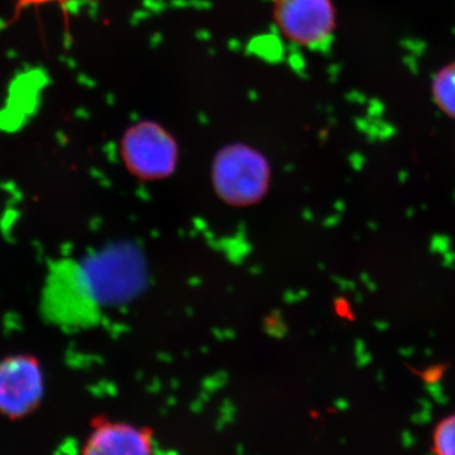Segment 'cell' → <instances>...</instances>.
I'll return each mask as SVG.
<instances>
[{
  "label": "cell",
  "mask_w": 455,
  "mask_h": 455,
  "mask_svg": "<svg viewBox=\"0 0 455 455\" xmlns=\"http://www.w3.org/2000/svg\"><path fill=\"white\" fill-rule=\"evenodd\" d=\"M44 376L38 359L17 353L0 359V415L20 419L40 405Z\"/></svg>",
  "instance_id": "cell-4"
},
{
  "label": "cell",
  "mask_w": 455,
  "mask_h": 455,
  "mask_svg": "<svg viewBox=\"0 0 455 455\" xmlns=\"http://www.w3.org/2000/svg\"><path fill=\"white\" fill-rule=\"evenodd\" d=\"M434 445L436 455H455V415L436 427Z\"/></svg>",
  "instance_id": "cell-7"
},
{
  "label": "cell",
  "mask_w": 455,
  "mask_h": 455,
  "mask_svg": "<svg viewBox=\"0 0 455 455\" xmlns=\"http://www.w3.org/2000/svg\"><path fill=\"white\" fill-rule=\"evenodd\" d=\"M212 181L226 202L247 205L267 191L269 169L259 152L244 145H230L215 157Z\"/></svg>",
  "instance_id": "cell-1"
},
{
  "label": "cell",
  "mask_w": 455,
  "mask_h": 455,
  "mask_svg": "<svg viewBox=\"0 0 455 455\" xmlns=\"http://www.w3.org/2000/svg\"><path fill=\"white\" fill-rule=\"evenodd\" d=\"M123 160L142 179L166 178L178 163L175 140L156 122H140L125 132L121 143Z\"/></svg>",
  "instance_id": "cell-3"
},
{
  "label": "cell",
  "mask_w": 455,
  "mask_h": 455,
  "mask_svg": "<svg viewBox=\"0 0 455 455\" xmlns=\"http://www.w3.org/2000/svg\"><path fill=\"white\" fill-rule=\"evenodd\" d=\"M55 2H66V0H17V7L18 9H22L26 7H35V5H44L47 4V3H55Z\"/></svg>",
  "instance_id": "cell-8"
},
{
  "label": "cell",
  "mask_w": 455,
  "mask_h": 455,
  "mask_svg": "<svg viewBox=\"0 0 455 455\" xmlns=\"http://www.w3.org/2000/svg\"><path fill=\"white\" fill-rule=\"evenodd\" d=\"M431 95L440 112L455 119V60L443 66L431 80Z\"/></svg>",
  "instance_id": "cell-6"
},
{
  "label": "cell",
  "mask_w": 455,
  "mask_h": 455,
  "mask_svg": "<svg viewBox=\"0 0 455 455\" xmlns=\"http://www.w3.org/2000/svg\"><path fill=\"white\" fill-rule=\"evenodd\" d=\"M83 455H154V436L134 425L101 421L90 434Z\"/></svg>",
  "instance_id": "cell-5"
},
{
  "label": "cell",
  "mask_w": 455,
  "mask_h": 455,
  "mask_svg": "<svg viewBox=\"0 0 455 455\" xmlns=\"http://www.w3.org/2000/svg\"><path fill=\"white\" fill-rule=\"evenodd\" d=\"M274 18L286 40L309 50L324 49L337 29L333 0H274Z\"/></svg>",
  "instance_id": "cell-2"
}]
</instances>
